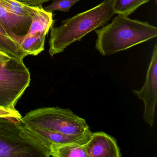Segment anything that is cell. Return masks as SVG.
<instances>
[{
    "label": "cell",
    "mask_w": 157,
    "mask_h": 157,
    "mask_svg": "<svg viewBox=\"0 0 157 157\" xmlns=\"http://www.w3.org/2000/svg\"><path fill=\"white\" fill-rule=\"evenodd\" d=\"M114 0L104 1L91 9L63 20L58 27L50 29L49 53L51 56L62 53L71 44L106 24L115 14Z\"/></svg>",
    "instance_id": "1"
},
{
    "label": "cell",
    "mask_w": 157,
    "mask_h": 157,
    "mask_svg": "<svg viewBox=\"0 0 157 157\" xmlns=\"http://www.w3.org/2000/svg\"><path fill=\"white\" fill-rule=\"evenodd\" d=\"M95 48L103 56L128 49L157 36V27L147 22L117 14L112 22L95 30Z\"/></svg>",
    "instance_id": "2"
},
{
    "label": "cell",
    "mask_w": 157,
    "mask_h": 157,
    "mask_svg": "<svg viewBox=\"0 0 157 157\" xmlns=\"http://www.w3.org/2000/svg\"><path fill=\"white\" fill-rule=\"evenodd\" d=\"M50 156V146L28 130L22 118L0 117V157Z\"/></svg>",
    "instance_id": "3"
},
{
    "label": "cell",
    "mask_w": 157,
    "mask_h": 157,
    "mask_svg": "<svg viewBox=\"0 0 157 157\" xmlns=\"http://www.w3.org/2000/svg\"><path fill=\"white\" fill-rule=\"evenodd\" d=\"M22 120L26 126L46 128L66 135L82 136L92 133L85 119L70 109L58 106L32 110Z\"/></svg>",
    "instance_id": "4"
},
{
    "label": "cell",
    "mask_w": 157,
    "mask_h": 157,
    "mask_svg": "<svg viewBox=\"0 0 157 157\" xmlns=\"http://www.w3.org/2000/svg\"><path fill=\"white\" fill-rule=\"evenodd\" d=\"M30 82L31 74L24 62L13 59L0 61V108L15 110Z\"/></svg>",
    "instance_id": "5"
},
{
    "label": "cell",
    "mask_w": 157,
    "mask_h": 157,
    "mask_svg": "<svg viewBox=\"0 0 157 157\" xmlns=\"http://www.w3.org/2000/svg\"><path fill=\"white\" fill-rule=\"evenodd\" d=\"M132 92L144 102L143 118L151 127L153 126L157 102V44L153 48L144 85L140 90H133Z\"/></svg>",
    "instance_id": "6"
},
{
    "label": "cell",
    "mask_w": 157,
    "mask_h": 157,
    "mask_svg": "<svg viewBox=\"0 0 157 157\" xmlns=\"http://www.w3.org/2000/svg\"><path fill=\"white\" fill-rule=\"evenodd\" d=\"M32 22V17L14 13L0 1V24L7 34L21 45L28 34Z\"/></svg>",
    "instance_id": "7"
},
{
    "label": "cell",
    "mask_w": 157,
    "mask_h": 157,
    "mask_svg": "<svg viewBox=\"0 0 157 157\" xmlns=\"http://www.w3.org/2000/svg\"><path fill=\"white\" fill-rule=\"evenodd\" d=\"M88 157H121L116 140L103 132L92 133L84 145Z\"/></svg>",
    "instance_id": "8"
},
{
    "label": "cell",
    "mask_w": 157,
    "mask_h": 157,
    "mask_svg": "<svg viewBox=\"0 0 157 157\" xmlns=\"http://www.w3.org/2000/svg\"><path fill=\"white\" fill-rule=\"evenodd\" d=\"M28 130L50 146L51 143L58 144H76L85 145L90 138L91 134L82 136L66 135L59 132L52 131L46 128L26 126Z\"/></svg>",
    "instance_id": "9"
},
{
    "label": "cell",
    "mask_w": 157,
    "mask_h": 157,
    "mask_svg": "<svg viewBox=\"0 0 157 157\" xmlns=\"http://www.w3.org/2000/svg\"><path fill=\"white\" fill-rule=\"evenodd\" d=\"M54 23L52 12L46 11L43 6L38 7L34 15L32 17V24L26 36H30L37 33L47 35Z\"/></svg>",
    "instance_id": "10"
},
{
    "label": "cell",
    "mask_w": 157,
    "mask_h": 157,
    "mask_svg": "<svg viewBox=\"0 0 157 157\" xmlns=\"http://www.w3.org/2000/svg\"><path fill=\"white\" fill-rule=\"evenodd\" d=\"M0 51L7 54L12 59L21 62L27 54L23 50L20 44L12 39L0 24Z\"/></svg>",
    "instance_id": "11"
},
{
    "label": "cell",
    "mask_w": 157,
    "mask_h": 157,
    "mask_svg": "<svg viewBox=\"0 0 157 157\" xmlns=\"http://www.w3.org/2000/svg\"><path fill=\"white\" fill-rule=\"evenodd\" d=\"M50 155L54 157H88L84 145L52 143Z\"/></svg>",
    "instance_id": "12"
},
{
    "label": "cell",
    "mask_w": 157,
    "mask_h": 157,
    "mask_svg": "<svg viewBox=\"0 0 157 157\" xmlns=\"http://www.w3.org/2000/svg\"><path fill=\"white\" fill-rule=\"evenodd\" d=\"M47 34L37 33L30 36H26L21 44L23 50L28 55L36 56L44 50L45 42Z\"/></svg>",
    "instance_id": "13"
},
{
    "label": "cell",
    "mask_w": 157,
    "mask_h": 157,
    "mask_svg": "<svg viewBox=\"0 0 157 157\" xmlns=\"http://www.w3.org/2000/svg\"><path fill=\"white\" fill-rule=\"evenodd\" d=\"M149 0H114L113 10L115 14L128 16Z\"/></svg>",
    "instance_id": "14"
},
{
    "label": "cell",
    "mask_w": 157,
    "mask_h": 157,
    "mask_svg": "<svg viewBox=\"0 0 157 157\" xmlns=\"http://www.w3.org/2000/svg\"><path fill=\"white\" fill-rule=\"evenodd\" d=\"M0 1L11 11L21 16L32 18L38 8L28 6L16 0H0Z\"/></svg>",
    "instance_id": "15"
},
{
    "label": "cell",
    "mask_w": 157,
    "mask_h": 157,
    "mask_svg": "<svg viewBox=\"0 0 157 157\" xmlns=\"http://www.w3.org/2000/svg\"><path fill=\"white\" fill-rule=\"evenodd\" d=\"M80 0H53L50 5L44 8L46 11L52 12L60 11L63 12H67L71 7L78 2Z\"/></svg>",
    "instance_id": "16"
},
{
    "label": "cell",
    "mask_w": 157,
    "mask_h": 157,
    "mask_svg": "<svg viewBox=\"0 0 157 157\" xmlns=\"http://www.w3.org/2000/svg\"><path fill=\"white\" fill-rule=\"evenodd\" d=\"M0 117H14L18 118H22L20 112L17 110L0 108Z\"/></svg>",
    "instance_id": "17"
},
{
    "label": "cell",
    "mask_w": 157,
    "mask_h": 157,
    "mask_svg": "<svg viewBox=\"0 0 157 157\" xmlns=\"http://www.w3.org/2000/svg\"><path fill=\"white\" fill-rule=\"evenodd\" d=\"M19 2L32 7L43 6V4L51 0H16Z\"/></svg>",
    "instance_id": "18"
},
{
    "label": "cell",
    "mask_w": 157,
    "mask_h": 157,
    "mask_svg": "<svg viewBox=\"0 0 157 157\" xmlns=\"http://www.w3.org/2000/svg\"><path fill=\"white\" fill-rule=\"evenodd\" d=\"M11 58L5 53L2 51H0V61L2 62H6L11 59Z\"/></svg>",
    "instance_id": "19"
}]
</instances>
